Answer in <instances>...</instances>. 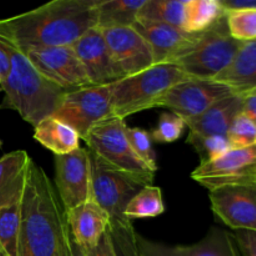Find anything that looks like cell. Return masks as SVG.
<instances>
[{
  "label": "cell",
  "mask_w": 256,
  "mask_h": 256,
  "mask_svg": "<svg viewBox=\"0 0 256 256\" xmlns=\"http://www.w3.org/2000/svg\"><path fill=\"white\" fill-rule=\"evenodd\" d=\"M214 214L234 232H256V184L229 185L209 192Z\"/></svg>",
  "instance_id": "obj_13"
},
{
  "label": "cell",
  "mask_w": 256,
  "mask_h": 256,
  "mask_svg": "<svg viewBox=\"0 0 256 256\" xmlns=\"http://www.w3.org/2000/svg\"><path fill=\"white\" fill-rule=\"evenodd\" d=\"M126 134L132 152L155 174L159 168H158L156 154H155V150L152 148V136H150V132L142 129V128L128 126Z\"/></svg>",
  "instance_id": "obj_32"
},
{
  "label": "cell",
  "mask_w": 256,
  "mask_h": 256,
  "mask_svg": "<svg viewBox=\"0 0 256 256\" xmlns=\"http://www.w3.org/2000/svg\"><path fill=\"white\" fill-rule=\"evenodd\" d=\"M240 256H256V232L238 230L234 232Z\"/></svg>",
  "instance_id": "obj_34"
},
{
  "label": "cell",
  "mask_w": 256,
  "mask_h": 256,
  "mask_svg": "<svg viewBox=\"0 0 256 256\" xmlns=\"http://www.w3.org/2000/svg\"><path fill=\"white\" fill-rule=\"evenodd\" d=\"M6 42L10 70L0 85L4 92L0 110H14L35 128L55 114L68 92L40 74L22 50Z\"/></svg>",
  "instance_id": "obj_3"
},
{
  "label": "cell",
  "mask_w": 256,
  "mask_h": 256,
  "mask_svg": "<svg viewBox=\"0 0 256 256\" xmlns=\"http://www.w3.org/2000/svg\"><path fill=\"white\" fill-rule=\"evenodd\" d=\"M242 44L229 34L224 16L172 62L192 79L215 80L230 66Z\"/></svg>",
  "instance_id": "obj_5"
},
{
  "label": "cell",
  "mask_w": 256,
  "mask_h": 256,
  "mask_svg": "<svg viewBox=\"0 0 256 256\" xmlns=\"http://www.w3.org/2000/svg\"><path fill=\"white\" fill-rule=\"evenodd\" d=\"M10 70V59L6 42L0 36V85L5 82Z\"/></svg>",
  "instance_id": "obj_36"
},
{
  "label": "cell",
  "mask_w": 256,
  "mask_h": 256,
  "mask_svg": "<svg viewBox=\"0 0 256 256\" xmlns=\"http://www.w3.org/2000/svg\"><path fill=\"white\" fill-rule=\"evenodd\" d=\"M186 0H148L139 20L162 22L184 29Z\"/></svg>",
  "instance_id": "obj_25"
},
{
  "label": "cell",
  "mask_w": 256,
  "mask_h": 256,
  "mask_svg": "<svg viewBox=\"0 0 256 256\" xmlns=\"http://www.w3.org/2000/svg\"><path fill=\"white\" fill-rule=\"evenodd\" d=\"M52 116L72 128L82 140L95 125L114 116L112 85H92L68 92Z\"/></svg>",
  "instance_id": "obj_8"
},
{
  "label": "cell",
  "mask_w": 256,
  "mask_h": 256,
  "mask_svg": "<svg viewBox=\"0 0 256 256\" xmlns=\"http://www.w3.org/2000/svg\"><path fill=\"white\" fill-rule=\"evenodd\" d=\"M186 142L198 152L200 164L214 162L232 149L226 136H200L189 132Z\"/></svg>",
  "instance_id": "obj_30"
},
{
  "label": "cell",
  "mask_w": 256,
  "mask_h": 256,
  "mask_svg": "<svg viewBox=\"0 0 256 256\" xmlns=\"http://www.w3.org/2000/svg\"><path fill=\"white\" fill-rule=\"evenodd\" d=\"M72 256H88L85 250L82 248H80L79 245L75 242V240L72 236Z\"/></svg>",
  "instance_id": "obj_39"
},
{
  "label": "cell",
  "mask_w": 256,
  "mask_h": 256,
  "mask_svg": "<svg viewBox=\"0 0 256 256\" xmlns=\"http://www.w3.org/2000/svg\"><path fill=\"white\" fill-rule=\"evenodd\" d=\"M92 200L109 214L110 219H124L129 202L144 188L152 185L154 175H140L109 166L92 152Z\"/></svg>",
  "instance_id": "obj_6"
},
{
  "label": "cell",
  "mask_w": 256,
  "mask_h": 256,
  "mask_svg": "<svg viewBox=\"0 0 256 256\" xmlns=\"http://www.w3.org/2000/svg\"><path fill=\"white\" fill-rule=\"evenodd\" d=\"M65 215L72 239L85 252L94 249L109 230V214L94 200H89Z\"/></svg>",
  "instance_id": "obj_18"
},
{
  "label": "cell",
  "mask_w": 256,
  "mask_h": 256,
  "mask_svg": "<svg viewBox=\"0 0 256 256\" xmlns=\"http://www.w3.org/2000/svg\"><path fill=\"white\" fill-rule=\"evenodd\" d=\"M86 252L88 256H118L116 249H115L114 242H112V238L110 235L109 230H108L106 234L102 236V239L100 240L99 244L92 250H88Z\"/></svg>",
  "instance_id": "obj_35"
},
{
  "label": "cell",
  "mask_w": 256,
  "mask_h": 256,
  "mask_svg": "<svg viewBox=\"0 0 256 256\" xmlns=\"http://www.w3.org/2000/svg\"><path fill=\"white\" fill-rule=\"evenodd\" d=\"M165 212L162 189L154 185L144 188L134 199L129 202L124 212V216L129 220L150 219L158 218Z\"/></svg>",
  "instance_id": "obj_26"
},
{
  "label": "cell",
  "mask_w": 256,
  "mask_h": 256,
  "mask_svg": "<svg viewBox=\"0 0 256 256\" xmlns=\"http://www.w3.org/2000/svg\"><path fill=\"white\" fill-rule=\"evenodd\" d=\"M22 52L40 74L66 92L92 86L72 46L32 48Z\"/></svg>",
  "instance_id": "obj_11"
},
{
  "label": "cell",
  "mask_w": 256,
  "mask_h": 256,
  "mask_svg": "<svg viewBox=\"0 0 256 256\" xmlns=\"http://www.w3.org/2000/svg\"><path fill=\"white\" fill-rule=\"evenodd\" d=\"M225 14L220 0H186L184 30L189 34H202L214 26Z\"/></svg>",
  "instance_id": "obj_24"
},
{
  "label": "cell",
  "mask_w": 256,
  "mask_h": 256,
  "mask_svg": "<svg viewBox=\"0 0 256 256\" xmlns=\"http://www.w3.org/2000/svg\"><path fill=\"white\" fill-rule=\"evenodd\" d=\"M148 0H99L98 29L132 26Z\"/></svg>",
  "instance_id": "obj_23"
},
{
  "label": "cell",
  "mask_w": 256,
  "mask_h": 256,
  "mask_svg": "<svg viewBox=\"0 0 256 256\" xmlns=\"http://www.w3.org/2000/svg\"><path fill=\"white\" fill-rule=\"evenodd\" d=\"M226 25L232 38L240 42L256 40V9L226 12Z\"/></svg>",
  "instance_id": "obj_28"
},
{
  "label": "cell",
  "mask_w": 256,
  "mask_h": 256,
  "mask_svg": "<svg viewBox=\"0 0 256 256\" xmlns=\"http://www.w3.org/2000/svg\"><path fill=\"white\" fill-rule=\"evenodd\" d=\"M55 185L65 212L92 200V164L88 149L55 156Z\"/></svg>",
  "instance_id": "obj_12"
},
{
  "label": "cell",
  "mask_w": 256,
  "mask_h": 256,
  "mask_svg": "<svg viewBox=\"0 0 256 256\" xmlns=\"http://www.w3.org/2000/svg\"><path fill=\"white\" fill-rule=\"evenodd\" d=\"M0 256H5V255H4V254H2V252H0Z\"/></svg>",
  "instance_id": "obj_41"
},
{
  "label": "cell",
  "mask_w": 256,
  "mask_h": 256,
  "mask_svg": "<svg viewBox=\"0 0 256 256\" xmlns=\"http://www.w3.org/2000/svg\"><path fill=\"white\" fill-rule=\"evenodd\" d=\"M109 232L114 242L118 256H139L136 248V230L132 220L110 219Z\"/></svg>",
  "instance_id": "obj_29"
},
{
  "label": "cell",
  "mask_w": 256,
  "mask_h": 256,
  "mask_svg": "<svg viewBox=\"0 0 256 256\" xmlns=\"http://www.w3.org/2000/svg\"><path fill=\"white\" fill-rule=\"evenodd\" d=\"M234 95L232 90L216 80L188 79L162 95L156 108H165L185 120L195 119L220 100Z\"/></svg>",
  "instance_id": "obj_9"
},
{
  "label": "cell",
  "mask_w": 256,
  "mask_h": 256,
  "mask_svg": "<svg viewBox=\"0 0 256 256\" xmlns=\"http://www.w3.org/2000/svg\"><path fill=\"white\" fill-rule=\"evenodd\" d=\"M192 179L209 192L229 185L256 184V145L232 149L214 162H202L192 172Z\"/></svg>",
  "instance_id": "obj_10"
},
{
  "label": "cell",
  "mask_w": 256,
  "mask_h": 256,
  "mask_svg": "<svg viewBox=\"0 0 256 256\" xmlns=\"http://www.w3.org/2000/svg\"><path fill=\"white\" fill-rule=\"evenodd\" d=\"M18 256H72L66 215L52 180L32 162L22 202Z\"/></svg>",
  "instance_id": "obj_2"
},
{
  "label": "cell",
  "mask_w": 256,
  "mask_h": 256,
  "mask_svg": "<svg viewBox=\"0 0 256 256\" xmlns=\"http://www.w3.org/2000/svg\"><path fill=\"white\" fill-rule=\"evenodd\" d=\"M139 256H240L234 235L212 228L200 242L192 245H168L152 242L136 232Z\"/></svg>",
  "instance_id": "obj_14"
},
{
  "label": "cell",
  "mask_w": 256,
  "mask_h": 256,
  "mask_svg": "<svg viewBox=\"0 0 256 256\" xmlns=\"http://www.w3.org/2000/svg\"><path fill=\"white\" fill-rule=\"evenodd\" d=\"M20 222V204L0 209V252L5 256H18Z\"/></svg>",
  "instance_id": "obj_27"
},
{
  "label": "cell",
  "mask_w": 256,
  "mask_h": 256,
  "mask_svg": "<svg viewBox=\"0 0 256 256\" xmlns=\"http://www.w3.org/2000/svg\"><path fill=\"white\" fill-rule=\"evenodd\" d=\"M232 149H244L256 145V125L245 114H239L226 135Z\"/></svg>",
  "instance_id": "obj_33"
},
{
  "label": "cell",
  "mask_w": 256,
  "mask_h": 256,
  "mask_svg": "<svg viewBox=\"0 0 256 256\" xmlns=\"http://www.w3.org/2000/svg\"><path fill=\"white\" fill-rule=\"evenodd\" d=\"M242 114L256 125V92L242 96Z\"/></svg>",
  "instance_id": "obj_38"
},
{
  "label": "cell",
  "mask_w": 256,
  "mask_h": 256,
  "mask_svg": "<svg viewBox=\"0 0 256 256\" xmlns=\"http://www.w3.org/2000/svg\"><path fill=\"white\" fill-rule=\"evenodd\" d=\"M2 145H4V144H2V140L0 139V149H2Z\"/></svg>",
  "instance_id": "obj_40"
},
{
  "label": "cell",
  "mask_w": 256,
  "mask_h": 256,
  "mask_svg": "<svg viewBox=\"0 0 256 256\" xmlns=\"http://www.w3.org/2000/svg\"><path fill=\"white\" fill-rule=\"evenodd\" d=\"M242 112V96L230 95L220 100L204 114L186 122L190 134L200 136H226L230 126Z\"/></svg>",
  "instance_id": "obj_20"
},
{
  "label": "cell",
  "mask_w": 256,
  "mask_h": 256,
  "mask_svg": "<svg viewBox=\"0 0 256 256\" xmlns=\"http://www.w3.org/2000/svg\"><path fill=\"white\" fill-rule=\"evenodd\" d=\"M92 85H112L124 79V75L115 64L102 32L94 28L72 45Z\"/></svg>",
  "instance_id": "obj_16"
},
{
  "label": "cell",
  "mask_w": 256,
  "mask_h": 256,
  "mask_svg": "<svg viewBox=\"0 0 256 256\" xmlns=\"http://www.w3.org/2000/svg\"><path fill=\"white\" fill-rule=\"evenodd\" d=\"M126 130L124 119L112 116L95 125L82 140L88 150L109 166L134 174L155 175L132 152Z\"/></svg>",
  "instance_id": "obj_7"
},
{
  "label": "cell",
  "mask_w": 256,
  "mask_h": 256,
  "mask_svg": "<svg viewBox=\"0 0 256 256\" xmlns=\"http://www.w3.org/2000/svg\"><path fill=\"white\" fill-rule=\"evenodd\" d=\"M132 28L150 46L155 64L172 62L189 50L200 36V34H189L180 28L146 20H138Z\"/></svg>",
  "instance_id": "obj_17"
},
{
  "label": "cell",
  "mask_w": 256,
  "mask_h": 256,
  "mask_svg": "<svg viewBox=\"0 0 256 256\" xmlns=\"http://www.w3.org/2000/svg\"><path fill=\"white\" fill-rule=\"evenodd\" d=\"M186 129V122L172 112H162L158 126L150 132L152 142L156 144H172L178 142Z\"/></svg>",
  "instance_id": "obj_31"
},
{
  "label": "cell",
  "mask_w": 256,
  "mask_h": 256,
  "mask_svg": "<svg viewBox=\"0 0 256 256\" xmlns=\"http://www.w3.org/2000/svg\"><path fill=\"white\" fill-rule=\"evenodd\" d=\"M190 79L174 62L154 64L149 69L122 79L112 85L114 116H128L155 109L160 98L172 88Z\"/></svg>",
  "instance_id": "obj_4"
},
{
  "label": "cell",
  "mask_w": 256,
  "mask_h": 256,
  "mask_svg": "<svg viewBox=\"0 0 256 256\" xmlns=\"http://www.w3.org/2000/svg\"><path fill=\"white\" fill-rule=\"evenodd\" d=\"M225 12L232 10L256 9V0H220Z\"/></svg>",
  "instance_id": "obj_37"
},
{
  "label": "cell",
  "mask_w": 256,
  "mask_h": 256,
  "mask_svg": "<svg viewBox=\"0 0 256 256\" xmlns=\"http://www.w3.org/2000/svg\"><path fill=\"white\" fill-rule=\"evenodd\" d=\"M99 0H54L36 9L0 19V36L19 50L72 46L98 28Z\"/></svg>",
  "instance_id": "obj_1"
},
{
  "label": "cell",
  "mask_w": 256,
  "mask_h": 256,
  "mask_svg": "<svg viewBox=\"0 0 256 256\" xmlns=\"http://www.w3.org/2000/svg\"><path fill=\"white\" fill-rule=\"evenodd\" d=\"M102 32L115 64L125 78L139 74L155 64L152 49L132 26Z\"/></svg>",
  "instance_id": "obj_15"
},
{
  "label": "cell",
  "mask_w": 256,
  "mask_h": 256,
  "mask_svg": "<svg viewBox=\"0 0 256 256\" xmlns=\"http://www.w3.org/2000/svg\"><path fill=\"white\" fill-rule=\"evenodd\" d=\"M240 96L256 92V40L244 42L230 66L216 78Z\"/></svg>",
  "instance_id": "obj_21"
},
{
  "label": "cell",
  "mask_w": 256,
  "mask_h": 256,
  "mask_svg": "<svg viewBox=\"0 0 256 256\" xmlns=\"http://www.w3.org/2000/svg\"><path fill=\"white\" fill-rule=\"evenodd\" d=\"M34 139L55 156L80 149V135L69 125L50 116L34 128Z\"/></svg>",
  "instance_id": "obj_22"
},
{
  "label": "cell",
  "mask_w": 256,
  "mask_h": 256,
  "mask_svg": "<svg viewBox=\"0 0 256 256\" xmlns=\"http://www.w3.org/2000/svg\"><path fill=\"white\" fill-rule=\"evenodd\" d=\"M32 162L25 150H15L0 158V209L20 204Z\"/></svg>",
  "instance_id": "obj_19"
}]
</instances>
